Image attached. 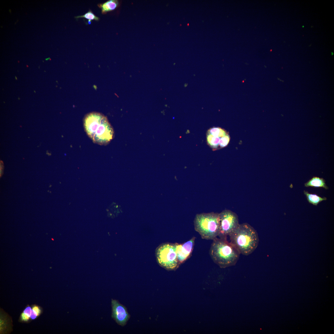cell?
Masks as SVG:
<instances>
[{"label":"cell","instance_id":"1","mask_svg":"<svg viewBox=\"0 0 334 334\" xmlns=\"http://www.w3.org/2000/svg\"><path fill=\"white\" fill-rule=\"evenodd\" d=\"M85 131L94 143L105 145L113 139L114 131L107 118L99 113L93 112L84 118Z\"/></svg>","mask_w":334,"mask_h":334},{"label":"cell","instance_id":"2","mask_svg":"<svg viewBox=\"0 0 334 334\" xmlns=\"http://www.w3.org/2000/svg\"><path fill=\"white\" fill-rule=\"evenodd\" d=\"M230 242L240 254L248 255L258 246L259 238L256 230L247 223L239 225L229 235Z\"/></svg>","mask_w":334,"mask_h":334},{"label":"cell","instance_id":"3","mask_svg":"<svg viewBox=\"0 0 334 334\" xmlns=\"http://www.w3.org/2000/svg\"><path fill=\"white\" fill-rule=\"evenodd\" d=\"M214 262L220 268H225L235 265L240 253L227 238H217L213 240L209 250Z\"/></svg>","mask_w":334,"mask_h":334},{"label":"cell","instance_id":"4","mask_svg":"<svg viewBox=\"0 0 334 334\" xmlns=\"http://www.w3.org/2000/svg\"><path fill=\"white\" fill-rule=\"evenodd\" d=\"M195 230L203 239L213 240L219 232V213L213 212L197 214L194 220Z\"/></svg>","mask_w":334,"mask_h":334},{"label":"cell","instance_id":"5","mask_svg":"<svg viewBox=\"0 0 334 334\" xmlns=\"http://www.w3.org/2000/svg\"><path fill=\"white\" fill-rule=\"evenodd\" d=\"M156 256L159 265L168 270H175L180 265L175 243H166L160 245L156 249Z\"/></svg>","mask_w":334,"mask_h":334},{"label":"cell","instance_id":"6","mask_svg":"<svg viewBox=\"0 0 334 334\" xmlns=\"http://www.w3.org/2000/svg\"><path fill=\"white\" fill-rule=\"evenodd\" d=\"M220 238H227L238 227L239 224L238 217L234 212L225 210L219 213Z\"/></svg>","mask_w":334,"mask_h":334},{"label":"cell","instance_id":"7","mask_svg":"<svg viewBox=\"0 0 334 334\" xmlns=\"http://www.w3.org/2000/svg\"><path fill=\"white\" fill-rule=\"evenodd\" d=\"M112 317L116 323L122 326H125L130 318L127 309L118 301L112 299Z\"/></svg>","mask_w":334,"mask_h":334},{"label":"cell","instance_id":"8","mask_svg":"<svg viewBox=\"0 0 334 334\" xmlns=\"http://www.w3.org/2000/svg\"><path fill=\"white\" fill-rule=\"evenodd\" d=\"M195 239V237H194L183 243H175L177 259L180 265L191 256L193 250Z\"/></svg>","mask_w":334,"mask_h":334},{"label":"cell","instance_id":"9","mask_svg":"<svg viewBox=\"0 0 334 334\" xmlns=\"http://www.w3.org/2000/svg\"><path fill=\"white\" fill-rule=\"evenodd\" d=\"M119 4V2L117 0H109L103 3L98 4V6L101 9L102 13L105 14L114 10L118 7Z\"/></svg>","mask_w":334,"mask_h":334},{"label":"cell","instance_id":"10","mask_svg":"<svg viewBox=\"0 0 334 334\" xmlns=\"http://www.w3.org/2000/svg\"><path fill=\"white\" fill-rule=\"evenodd\" d=\"M304 186L306 187H322L326 190L329 188L326 185L325 180L324 178L315 176L313 177L305 183Z\"/></svg>","mask_w":334,"mask_h":334},{"label":"cell","instance_id":"11","mask_svg":"<svg viewBox=\"0 0 334 334\" xmlns=\"http://www.w3.org/2000/svg\"><path fill=\"white\" fill-rule=\"evenodd\" d=\"M304 193L309 203L315 206H317L319 203L327 199L325 197H321L316 194H311L305 190L304 191Z\"/></svg>","mask_w":334,"mask_h":334},{"label":"cell","instance_id":"12","mask_svg":"<svg viewBox=\"0 0 334 334\" xmlns=\"http://www.w3.org/2000/svg\"><path fill=\"white\" fill-rule=\"evenodd\" d=\"M220 138L217 136H213L207 133V143L208 145L213 150H216L220 148L219 144Z\"/></svg>","mask_w":334,"mask_h":334},{"label":"cell","instance_id":"13","mask_svg":"<svg viewBox=\"0 0 334 334\" xmlns=\"http://www.w3.org/2000/svg\"><path fill=\"white\" fill-rule=\"evenodd\" d=\"M207 133L213 136L220 138L226 135L228 133L224 129L219 127H214L210 128L207 131Z\"/></svg>","mask_w":334,"mask_h":334},{"label":"cell","instance_id":"14","mask_svg":"<svg viewBox=\"0 0 334 334\" xmlns=\"http://www.w3.org/2000/svg\"><path fill=\"white\" fill-rule=\"evenodd\" d=\"M82 18H84L88 19V21L90 22L92 20L98 21L99 20V18L95 15L90 10L89 11L83 15L77 16L75 17V18L76 19Z\"/></svg>","mask_w":334,"mask_h":334},{"label":"cell","instance_id":"15","mask_svg":"<svg viewBox=\"0 0 334 334\" xmlns=\"http://www.w3.org/2000/svg\"><path fill=\"white\" fill-rule=\"evenodd\" d=\"M230 139V136L229 133L221 137L219 142V148H222L226 147L229 144Z\"/></svg>","mask_w":334,"mask_h":334},{"label":"cell","instance_id":"16","mask_svg":"<svg viewBox=\"0 0 334 334\" xmlns=\"http://www.w3.org/2000/svg\"><path fill=\"white\" fill-rule=\"evenodd\" d=\"M30 317L29 316L24 312L22 313L21 315V320L23 321H28Z\"/></svg>","mask_w":334,"mask_h":334},{"label":"cell","instance_id":"17","mask_svg":"<svg viewBox=\"0 0 334 334\" xmlns=\"http://www.w3.org/2000/svg\"><path fill=\"white\" fill-rule=\"evenodd\" d=\"M31 311L32 309L31 307L29 306H28L24 310L23 312L30 317Z\"/></svg>","mask_w":334,"mask_h":334},{"label":"cell","instance_id":"18","mask_svg":"<svg viewBox=\"0 0 334 334\" xmlns=\"http://www.w3.org/2000/svg\"><path fill=\"white\" fill-rule=\"evenodd\" d=\"M32 309L36 312L37 316H38L40 314L41 310L38 306H33Z\"/></svg>","mask_w":334,"mask_h":334},{"label":"cell","instance_id":"19","mask_svg":"<svg viewBox=\"0 0 334 334\" xmlns=\"http://www.w3.org/2000/svg\"><path fill=\"white\" fill-rule=\"evenodd\" d=\"M37 316V315L36 312L32 309V310L30 318L32 319H36Z\"/></svg>","mask_w":334,"mask_h":334}]
</instances>
